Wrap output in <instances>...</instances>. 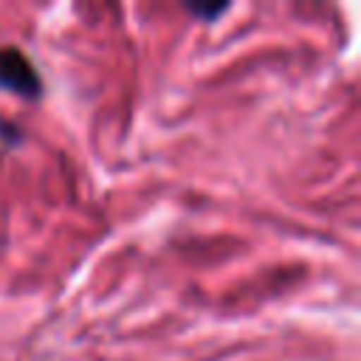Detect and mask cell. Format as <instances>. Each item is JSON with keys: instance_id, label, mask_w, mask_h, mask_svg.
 Returning a JSON list of instances; mask_svg holds the SVG:
<instances>
[{"instance_id": "cell-2", "label": "cell", "mask_w": 361, "mask_h": 361, "mask_svg": "<svg viewBox=\"0 0 361 361\" xmlns=\"http://www.w3.org/2000/svg\"><path fill=\"white\" fill-rule=\"evenodd\" d=\"M183 8L192 14V17H197V20H203V23H214L220 14H226L231 6L226 3V0H217V3H206V0H186L183 3Z\"/></svg>"}, {"instance_id": "cell-1", "label": "cell", "mask_w": 361, "mask_h": 361, "mask_svg": "<svg viewBox=\"0 0 361 361\" xmlns=\"http://www.w3.org/2000/svg\"><path fill=\"white\" fill-rule=\"evenodd\" d=\"M0 87L31 102L42 96V76L37 73L34 62L14 45H0Z\"/></svg>"}, {"instance_id": "cell-3", "label": "cell", "mask_w": 361, "mask_h": 361, "mask_svg": "<svg viewBox=\"0 0 361 361\" xmlns=\"http://www.w3.org/2000/svg\"><path fill=\"white\" fill-rule=\"evenodd\" d=\"M0 133H3V138H6L8 144H17L20 135H23V133H20L14 124H8V121H0Z\"/></svg>"}]
</instances>
